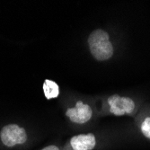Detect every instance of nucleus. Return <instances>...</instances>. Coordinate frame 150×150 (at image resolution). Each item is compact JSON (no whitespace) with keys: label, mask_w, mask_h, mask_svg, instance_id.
<instances>
[{"label":"nucleus","mask_w":150,"mask_h":150,"mask_svg":"<svg viewBox=\"0 0 150 150\" xmlns=\"http://www.w3.org/2000/svg\"><path fill=\"white\" fill-rule=\"evenodd\" d=\"M88 45L93 57L99 61L107 60L113 55V46L109 34L103 30L93 31L88 38Z\"/></svg>","instance_id":"nucleus-1"},{"label":"nucleus","mask_w":150,"mask_h":150,"mask_svg":"<svg viewBox=\"0 0 150 150\" xmlns=\"http://www.w3.org/2000/svg\"><path fill=\"white\" fill-rule=\"evenodd\" d=\"M0 139L5 146L12 147L23 144L27 140V134L23 128L16 124H9L0 131Z\"/></svg>","instance_id":"nucleus-2"},{"label":"nucleus","mask_w":150,"mask_h":150,"mask_svg":"<svg viewBox=\"0 0 150 150\" xmlns=\"http://www.w3.org/2000/svg\"><path fill=\"white\" fill-rule=\"evenodd\" d=\"M108 103L110 105V112L116 116L132 113L135 109V103L131 98L121 97L117 94L109 97Z\"/></svg>","instance_id":"nucleus-3"},{"label":"nucleus","mask_w":150,"mask_h":150,"mask_svg":"<svg viewBox=\"0 0 150 150\" xmlns=\"http://www.w3.org/2000/svg\"><path fill=\"white\" fill-rule=\"evenodd\" d=\"M66 115L74 123L84 124L91 119L93 115V111L88 104L79 101L76 103L75 108H70L67 111Z\"/></svg>","instance_id":"nucleus-4"},{"label":"nucleus","mask_w":150,"mask_h":150,"mask_svg":"<svg viewBox=\"0 0 150 150\" xmlns=\"http://www.w3.org/2000/svg\"><path fill=\"white\" fill-rule=\"evenodd\" d=\"M96 144L95 137L92 134L76 135L70 139V145L73 150H92Z\"/></svg>","instance_id":"nucleus-5"},{"label":"nucleus","mask_w":150,"mask_h":150,"mask_svg":"<svg viewBox=\"0 0 150 150\" xmlns=\"http://www.w3.org/2000/svg\"><path fill=\"white\" fill-rule=\"evenodd\" d=\"M42 88H43L45 97L47 99L50 100V99H53V98H57L59 96V86L56 82L46 79L43 83Z\"/></svg>","instance_id":"nucleus-6"},{"label":"nucleus","mask_w":150,"mask_h":150,"mask_svg":"<svg viewBox=\"0 0 150 150\" xmlns=\"http://www.w3.org/2000/svg\"><path fill=\"white\" fill-rule=\"evenodd\" d=\"M141 131L146 138L150 139V117L146 118L141 125Z\"/></svg>","instance_id":"nucleus-7"},{"label":"nucleus","mask_w":150,"mask_h":150,"mask_svg":"<svg viewBox=\"0 0 150 150\" xmlns=\"http://www.w3.org/2000/svg\"><path fill=\"white\" fill-rule=\"evenodd\" d=\"M42 150H59V147L56 146H49L44 147V148L42 149Z\"/></svg>","instance_id":"nucleus-8"}]
</instances>
